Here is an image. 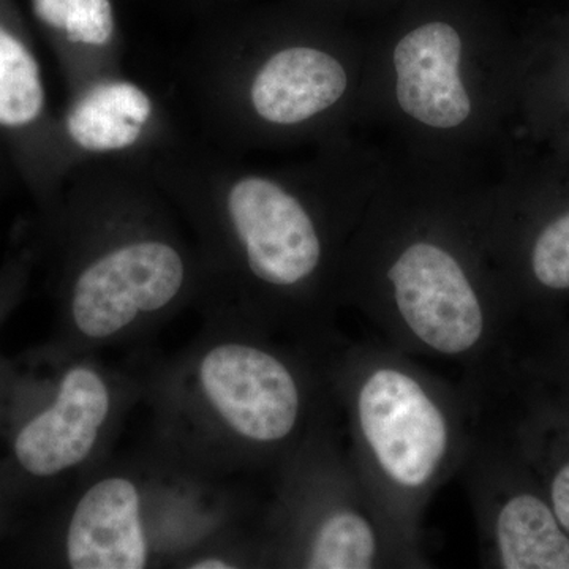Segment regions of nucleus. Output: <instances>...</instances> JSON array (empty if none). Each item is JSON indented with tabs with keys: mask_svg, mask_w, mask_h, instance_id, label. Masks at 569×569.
Segmentation results:
<instances>
[{
	"mask_svg": "<svg viewBox=\"0 0 569 569\" xmlns=\"http://www.w3.org/2000/svg\"><path fill=\"white\" fill-rule=\"evenodd\" d=\"M71 173L59 291L69 342H114L201 293L200 253L148 159L86 162Z\"/></svg>",
	"mask_w": 569,
	"mask_h": 569,
	"instance_id": "1",
	"label": "nucleus"
},
{
	"mask_svg": "<svg viewBox=\"0 0 569 569\" xmlns=\"http://www.w3.org/2000/svg\"><path fill=\"white\" fill-rule=\"evenodd\" d=\"M116 411L107 373L50 348L0 361V463L22 497L73 473Z\"/></svg>",
	"mask_w": 569,
	"mask_h": 569,
	"instance_id": "2",
	"label": "nucleus"
},
{
	"mask_svg": "<svg viewBox=\"0 0 569 569\" xmlns=\"http://www.w3.org/2000/svg\"><path fill=\"white\" fill-rule=\"evenodd\" d=\"M164 425L183 456L211 466L224 441L269 447L295 432L302 392L293 370L264 348L216 335L168 380Z\"/></svg>",
	"mask_w": 569,
	"mask_h": 569,
	"instance_id": "3",
	"label": "nucleus"
},
{
	"mask_svg": "<svg viewBox=\"0 0 569 569\" xmlns=\"http://www.w3.org/2000/svg\"><path fill=\"white\" fill-rule=\"evenodd\" d=\"M358 417L385 475L402 488L427 485L447 455L448 426L422 385L396 369H378L358 396Z\"/></svg>",
	"mask_w": 569,
	"mask_h": 569,
	"instance_id": "4",
	"label": "nucleus"
},
{
	"mask_svg": "<svg viewBox=\"0 0 569 569\" xmlns=\"http://www.w3.org/2000/svg\"><path fill=\"white\" fill-rule=\"evenodd\" d=\"M389 279L400 317L425 346L445 355L477 346L485 331L481 305L451 253L418 242L397 258Z\"/></svg>",
	"mask_w": 569,
	"mask_h": 569,
	"instance_id": "5",
	"label": "nucleus"
},
{
	"mask_svg": "<svg viewBox=\"0 0 569 569\" xmlns=\"http://www.w3.org/2000/svg\"><path fill=\"white\" fill-rule=\"evenodd\" d=\"M59 134L74 167L146 159L170 142L164 141L162 111L152 93L121 73L70 92Z\"/></svg>",
	"mask_w": 569,
	"mask_h": 569,
	"instance_id": "6",
	"label": "nucleus"
},
{
	"mask_svg": "<svg viewBox=\"0 0 569 569\" xmlns=\"http://www.w3.org/2000/svg\"><path fill=\"white\" fill-rule=\"evenodd\" d=\"M56 560L71 569H142L152 560L140 482L107 475L82 490L58 531Z\"/></svg>",
	"mask_w": 569,
	"mask_h": 569,
	"instance_id": "7",
	"label": "nucleus"
},
{
	"mask_svg": "<svg viewBox=\"0 0 569 569\" xmlns=\"http://www.w3.org/2000/svg\"><path fill=\"white\" fill-rule=\"evenodd\" d=\"M462 41L455 28L430 22L403 37L395 50L400 108L433 129H452L471 112L459 77Z\"/></svg>",
	"mask_w": 569,
	"mask_h": 569,
	"instance_id": "8",
	"label": "nucleus"
},
{
	"mask_svg": "<svg viewBox=\"0 0 569 569\" xmlns=\"http://www.w3.org/2000/svg\"><path fill=\"white\" fill-rule=\"evenodd\" d=\"M346 69L317 48L288 47L269 56L249 84V104L266 123L293 127L329 110L343 96Z\"/></svg>",
	"mask_w": 569,
	"mask_h": 569,
	"instance_id": "9",
	"label": "nucleus"
},
{
	"mask_svg": "<svg viewBox=\"0 0 569 569\" xmlns=\"http://www.w3.org/2000/svg\"><path fill=\"white\" fill-rule=\"evenodd\" d=\"M31 9L58 44L70 92L119 73L121 51L111 0H31Z\"/></svg>",
	"mask_w": 569,
	"mask_h": 569,
	"instance_id": "10",
	"label": "nucleus"
},
{
	"mask_svg": "<svg viewBox=\"0 0 569 569\" xmlns=\"http://www.w3.org/2000/svg\"><path fill=\"white\" fill-rule=\"evenodd\" d=\"M498 560L507 569H569V537L545 492L522 486L496 518Z\"/></svg>",
	"mask_w": 569,
	"mask_h": 569,
	"instance_id": "11",
	"label": "nucleus"
},
{
	"mask_svg": "<svg viewBox=\"0 0 569 569\" xmlns=\"http://www.w3.org/2000/svg\"><path fill=\"white\" fill-rule=\"evenodd\" d=\"M48 119V92L39 59L0 10V130L11 137H28Z\"/></svg>",
	"mask_w": 569,
	"mask_h": 569,
	"instance_id": "12",
	"label": "nucleus"
},
{
	"mask_svg": "<svg viewBox=\"0 0 569 569\" xmlns=\"http://www.w3.org/2000/svg\"><path fill=\"white\" fill-rule=\"evenodd\" d=\"M377 553L376 531L353 511H336L321 520L310 539L306 568L366 569Z\"/></svg>",
	"mask_w": 569,
	"mask_h": 569,
	"instance_id": "13",
	"label": "nucleus"
},
{
	"mask_svg": "<svg viewBox=\"0 0 569 569\" xmlns=\"http://www.w3.org/2000/svg\"><path fill=\"white\" fill-rule=\"evenodd\" d=\"M535 282L549 293H569V209L539 230L530 249Z\"/></svg>",
	"mask_w": 569,
	"mask_h": 569,
	"instance_id": "14",
	"label": "nucleus"
},
{
	"mask_svg": "<svg viewBox=\"0 0 569 569\" xmlns=\"http://www.w3.org/2000/svg\"><path fill=\"white\" fill-rule=\"evenodd\" d=\"M560 449V455L550 459L545 493L569 537V441L561 445Z\"/></svg>",
	"mask_w": 569,
	"mask_h": 569,
	"instance_id": "15",
	"label": "nucleus"
},
{
	"mask_svg": "<svg viewBox=\"0 0 569 569\" xmlns=\"http://www.w3.org/2000/svg\"><path fill=\"white\" fill-rule=\"evenodd\" d=\"M31 257L21 253L0 269V328L6 323L11 310L20 302L22 291L28 283Z\"/></svg>",
	"mask_w": 569,
	"mask_h": 569,
	"instance_id": "16",
	"label": "nucleus"
},
{
	"mask_svg": "<svg viewBox=\"0 0 569 569\" xmlns=\"http://www.w3.org/2000/svg\"><path fill=\"white\" fill-rule=\"evenodd\" d=\"M21 500H24V497L14 488L13 482L7 477L2 463H0V538L10 529L14 508Z\"/></svg>",
	"mask_w": 569,
	"mask_h": 569,
	"instance_id": "17",
	"label": "nucleus"
},
{
	"mask_svg": "<svg viewBox=\"0 0 569 569\" xmlns=\"http://www.w3.org/2000/svg\"><path fill=\"white\" fill-rule=\"evenodd\" d=\"M190 565H187L190 569H231L238 568L233 561L224 559L222 556L217 553L206 552L203 556L193 557L189 560Z\"/></svg>",
	"mask_w": 569,
	"mask_h": 569,
	"instance_id": "18",
	"label": "nucleus"
}]
</instances>
